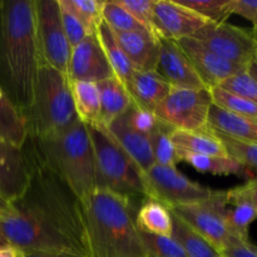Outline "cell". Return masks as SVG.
Instances as JSON below:
<instances>
[{"label":"cell","mask_w":257,"mask_h":257,"mask_svg":"<svg viewBox=\"0 0 257 257\" xmlns=\"http://www.w3.org/2000/svg\"><path fill=\"white\" fill-rule=\"evenodd\" d=\"M29 182V168L24 151L0 138V193L9 202L25 192Z\"/></svg>","instance_id":"16"},{"label":"cell","mask_w":257,"mask_h":257,"mask_svg":"<svg viewBox=\"0 0 257 257\" xmlns=\"http://www.w3.org/2000/svg\"><path fill=\"white\" fill-rule=\"evenodd\" d=\"M148 257H187L181 246L167 236H155L141 232Z\"/></svg>","instance_id":"37"},{"label":"cell","mask_w":257,"mask_h":257,"mask_svg":"<svg viewBox=\"0 0 257 257\" xmlns=\"http://www.w3.org/2000/svg\"><path fill=\"white\" fill-rule=\"evenodd\" d=\"M27 145L72 190L83 203L97 190L94 155L84 123L78 120L60 135L29 137Z\"/></svg>","instance_id":"4"},{"label":"cell","mask_w":257,"mask_h":257,"mask_svg":"<svg viewBox=\"0 0 257 257\" xmlns=\"http://www.w3.org/2000/svg\"><path fill=\"white\" fill-rule=\"evenodd\" d=\"M248 73H250V74L252 75L253 79H255L256 82H257V63L256 62H253L252 64H251L250 67H248Z\"/></svg>","instance_id":"47"},{"label":"cell","mask_w":257,"mask_h":257,"mask_svg":"<svg viewBox=\"0 0 257 257\" xmlns=\"http://www.w3.org/2000/svg\"><path fill=\"white\" fill-rule=\"evenodd\" d=\"M9 206H10L9 201H8L7 198L0 193V212H2V211H5L7 208H9Z\"/></svg>","instance_id":"46"},{"label":"cell","mask_w":257,"mask_h":257,"mask_svg":"<svg viewBox=\"0 0 257 257\" xmlns=\"http://www.w3.org/2000/svg\"><path fill=\"white\" fill-rule=\"evenodd\" d=\"M158 73L170 83L172 88H185V89L206 88L191 60L175 40L160 39Z\"/></svg>","instance_id":"15"},{"label":"cell","mask_w":257,"mask_h":257,"mask_svg":"<svg viewBox=\"0 0 257 257\" xmlns=\"http://www.w3.org/2000/svg\"><path fill=\"white\" fill-rule=\"evenodd\" d=\"M136 201L97 188L83 203L87 257H148Z\"/></svg>","instance_id":"2"},{"label":"cell","mask_w":257,"mask_h":257,"mask_svg":"<svg viewBox=\"0 0 257 257\" xmlns=\"http://www.w3.org/2000/svg\"><path fill=\"white\" fill-rule=\"evenodd\" d=\"M251 33H252V37H253V39H255V42L257 43V27H256V28H253V29H252V32H251Z\"/></svg>","instance_id":"49"},{"label":"cell","mask_w":257,"mask_h":257,"mask_svg":"<svg viewBox=\"0 0 257 257\" xmlns=\"http://www.w3.org/2000/svg\"><path fill=\"white\" fill-rule=\"evenodd\" d=\"M208 23H225L231 15L230 0H177Z\"/></svg>","instance_id":"33"},{"label":"cell","mask_w":257,"mask_h":257,"mask_svg":"<svg viewBox=\"0 0 257 257\" xmlns=\"http://www.w3.org/2000/svg\"><path fill=\"white\" fill-rule=\"evenodd\" d=\"M177 43L191 60L198 77L207 89L218 87L227 78L248 69V67L245 65L236 64L218 57L195 38H185Z\"/></svg>","instance_id":"14"},{"label":"cell","mask_w":257,"mask_h":257,"mask_svg":"<svg viewBox=\"0 0 257 257\" xmlns=\"http://www.w3.org/2000/svg\"><path fill=\"white\" fill-rule=\"evenodd\" d=\"M70 7L78 15L80 22L84 24L89 34H95L98 27L103 22L102 9L103 3L98 0H68Z\"/></svg>","instance_id":"36"},{"label":"cell","mask_w":257,"mask_h":257,"mask_svg":"<svg viewBox=\"0 0 257 257\" xmlns=\"http://www.w3.org/2000/svg\"><path fill=\"white\" fill-rule=\"evenodd\" d=\"M113 33L133 69L138 72H158L160 39L148 32Z\"/></svg>","instance_id":"17"},{"label":"cell","mask_w":257,"mask_h":257,"mask_svg":"<svg viewBox=\"0 0 257 257\" xmlns=\"http://www.w3.org/2000/svg\"><path fill=\"white\" fill-rule=\"evenodd\" d=\"M35 9L43 62L67 74L72 48L63 29L58 0H35Z\"/></svg>","instance_id":"11"},{"label":"cell","mask_w":257,"mask_h":257,"mask_svg":"<svg viewBox=\"0 0 257 257\" xmlns=\"http://www.w3.org/2000/svg\"><path fill=\"white\" fill-rule=\"evenodd\" d=\"M227 208L226 191L213 190L208 197L198 202L176 206L170 210L221 251L233 237L227 226Z\"/></svg>","instance_id":"7"},{"label":"cell","mask_w":257,"mask_h":257,"mask_svg":"<svg viewBox=\"0 0 257 257\" xmlns=\"http://www.w3.org/2000/svg\"><path fill=\"white\" fill-rule=\"evenodd\" d=\"M123 117L133 130L147 136V137L157 128L158 123H160V119L156 117L155 113L142 109V108L137 107L135 103L123 114Z\"/></svg>","instance_id":"40"},{"label":"cell","mask_w":257,"mask_h":257,"mask_svg":"<svg viewBox=\"0 0 257 257\" xmlns=\"http://www.w3.org/2000/svg\"><path fill=\"white\" fill-rule=\"evenodd\" d=\"M78 118L85 125H100V97L97 83L70 82Z\"/></svg>","instance_id":"26"},{"label":"cell","mask_w":257,"mask_h":257,"mask_svg":"<svg viewBox=\"0 0 257 257\" xmlns=\"http://www.w3.org/2000/svg\"><path fill=\"white\" fill-rule=\"evenodd\" d=\"M208 23L193 10L177 2L156 0L155 2V34L158 39L178 42L192 38L203 25Z\"/></svg>","instance_id":"12"},{"label":"cell","mask_w":257,"mask_h":257,"mask_svg":"<svg viewBox=\"0 0 257 257\" xmlns=\"http://www.w3.org/2000/svg\"><path fill=\"white\" fill-rule=\"evenodd\" d=\"M226 198L228 206L247 203L257 210V176L248 178L243 185L236 186L226 191Z\"/></svg>","instance_id":"41"},{"label":"cell","mask_w":257,"mask_h":257,"mask_svg":"<svg viewBox=\"0 0 257 257\" xmlns=\"http://www.w3.org/2000/svg\"><path fill=\"white\" fill-rule=\"evenodd\" d=\"M95 34H97L98 40L102 45L103 52L107 57V60L109 63L110 68H112L114 77H117L123 84L127 85V83L130 82L133 73H135V69H133L127 55L124 54L123 49L120 48L119 43L115 39L114 33L104 22H102L98 27Z\"/></svg>","instance_id":"28"},{"label":"cell","mask_w":257,"mask_h":257,"mask_svg":"<svg viewBox=\"0 0 257 257\" xmlns=\"http://www.w3.org/2000/svg\"><path fill=\"white\" fill-rule=\"evenodd\" d=\"M60 9V17H62V24L63 29H64L65 37H67L68 43H69L70 48H74L87 37L89 33L85 29L84 24L80 22L78 15L70 7L68 0H58Z\"/></svg>","instance_id":"35"},{"label":"cell","mask_w":257,"mask_h":257,"mask_svg":"<svg viewBox=\"0 0 257 257\" xmlns=\"http://www.w3.org/2000/svg\"><path fill=\"white\" fill-rule=\"evenodd\" d=\"M22 257H85L75 253H52V252H24Z\"/></svg>","instance_id":"45"},{"label":"cell","mask_w":257,"mask_h":257,"mask_svg":"<svg viewBox=\"0 0 257 257\" xmlns=\"http://www.w3.org/2000/svg\"><path fill=\"white\" fill-rule=\"evenodd\" d=\"M105 130L114 138L120 148L132 158L143 175L156 165L148 137L133 130L125 122L123 115L113 120Z\"/></svg>","instance_id":"18"},{"label":"cell","mask_w":257,"mask_h":257,"mask_svg":"<svg viewBox=\"0 0 257 257\" xmlns=\"http://www.w3.org/2000/svg\"><path fill=\"white\" fill-rule=\"evenodd\" d=\"M0 34L5 72L25 113L33 103L38 72L44 63L38 38L35 0L2 3Z\"/></svg>","instance_id":"3"},{"label":"cell","mask_w":257,"mask_h":257,"mask_svg":"<svg viewBox=\"0 0 257 257\" xmlns=\"http://www.w3.org/2000/svg\"><path fill=\"white\" fill-rule=\"evenodd\" d=\"M23 255H24V252L22 250L10 245V243L0 246V257H22Z\"/></svg>","instance_id":"44"},{"label":"cell","mask_w":257,"mask_h":257,"mask_svg":"<svg viewBox=\"0 0 257 257\" xmlns=\"http://www.w3.org/2000/svg\"><path fill=\"white\" fill-rule=\"evenodd\" d=\"M67 77L69 82L93 83L114 77L97 34H88L73 48Z\"/></svg>","instance_id":"13"},{"label":"cell","mask_w":257,"mask_h":257,"mask_svg":"<svg viewBox=\"0 0 257 257\" xmlns=\"http://www.w3.org/2000/svg\"><path fill=\"white\" fill-rule=\"evenodd\" d=\"M172 212V211H171ZM171 237L181 246L187 257H222L221 251L207 238L183 222L172 212V235Z\"/></svg>","instance_id":"27"},{"label":"cell","mask_w":257,"mask_h":257,"mask_svg":"<svg viewBox=\"0 0 257 257\" xmlns=\"http://www.w3.org/2000/svg\"><path fill=\"white\" fill-rule=\"evenodd\" d=\"M180 162H186L192 166L196 171L201 173H210L215 176H238L248 177L250 171L246 170L242 165L231 157H220V156L193 155V153L177 151Z\"/></svg>","instance_id":"25"},{"label":"cell","mask_w":257,"mask_h":257,"mask_svg":"<svg viewBox=\"0 0 257 257\" xmlns=\"http://www.w3.org/2000/svg\"><path fill=\"white\" fill-rule=\"evenodd\" d=\"M222 257H257V246L250 240L231 237L227 245L221 250Z\"/></svg>","instance_id":"42"},{"label":"cell","mask_w":257,"mask_h":257,"mask_svg":"<svg viewBox=\"0 0 257 257\" xmlns=\"http://www.w3.org/2000/svg\"><path fill=\"white\" fill-rule=\"evenodd\" d=\"M171 140L176 150L182 152L220 157L228 156L220 138L207 127L200 131L173 130L171 132Z\"/></svg>","instance_id":"23"},{"label":"cell","mask_w":257,"mask_h":257,"mask_svg":"<svg viewBox=\"0 0 257 257\" xmlns=\"http://www.w3.org/2000/svg\"><path fill=\"white\" fill-rule=\"evenodd\" d=\"M172 131V128L160 120L157 128L148 136L156 165L165 166V167H177V163L180 162L177 150L171 140Z\"/></svg>","instance_id":"29"},{"label":"cell","mask_w":257,"mask_h":257,"mask_svg":"<svg viewBox=\"0 0 257 257\" xmlns=\"http://www.w3.org/2000/svg\"><path fill=\"white\" fill-rule=\"evenodd\" d=\"M212 105L210 89L171 88L170 93L155 110L162 123L177 131H200L207 127Z\"/></svg>","instance_id":"8"},{"label":"cell","mask_w":257,"mask_h":257,"mask_svg":"<svg viewBox=\"0 0 257 257\" xmlns=\"http://www.w3.org/2000/svg\"><path fill=\"white\" fill-rule=\"evenodd\" d=\"M230 13L237 14L257 27V0H230Z\"/></svg>","instance_id":"43"},{"label":"cell","mask_w":257,"mask_h":257,"mask_svg":"<svg viewBox=\"0 0 257 257\" xmlns=\"http://www.w3.org/2000/svg\"><path fill=\"white\" fill-rule=\"evenodd\" d=\"M23 151L29 182L25 192L0 212V232L23 252L87 257L82 202L32 148Z\"/></svg>","instance_id":"1"},{"label":"cell","mask_w":257,"mask_h":257,"mask_svg":"<svg viewBox=\"0 0 257 257\" xmlns=\"http://www.w3.org/2000/svg\"><path fill=\"white\" fill-rule=\"evenodd\" d=\"M145 180L147 198L160 201L168 208L198 202L213 192L211 188L191 181L177 167L155 165L146 173Z\"/></svg>","instance_id":"10"},{"label":"cell","mask_w":257,"mask_h":257,"mask_svg":"<svg viewBox=\"0 0 257 257\" xmlns=\"http://www.w3.org/2000/svg\"><path fill=\"white\" fill-rule=\"evenodd\" d=\"M136 223L141 232L155 236L172 235V212L167 206L153 198H145L136 215Z\"/></svg>","instance_id":"24"},{"label":"cell","mask_w":257,"mask_h":257,"mask_svg":"<svg viewBox=\"0 0 257 257\" xmlns=\"http://www.w3.org/2000/svg\"><path fill=\"white\" fill-rule=\"evenodd\" d=\"M256 124H257V122H256Z\"/></svg>","instance_id":"51"},{"label":"cell","mask_w":257,"mask_h":257,"mask_svg":"<svg viewBox=\"0 0 257 257\" xmlns=\"http://www.w3.org/2000/svg\"><path fill=\"white\" fill-rule=\"evenodd\" d=\"M207 127L213 132L233 140L257 143V124L255 122L222 109L213 103L208 113Z\"/></svg>","instance_id":"21"},{"label":"cell","mask_w":257,"mask_h":257,"mask_svg":"<svg viewBox=\"0 0 257 257\" xmlns=\"http://www.w3.org/2000/svg\"><path fill=\"white\" fill-rule=\"evenodd\" d=\"M211 97H212V103L222 109L228 110L231 113L245 117L247 119L257 122V104L251 102V100L245 99L242 97L232 94L227 90L222 89L220 87L211 88L210 89Z\"/></svg>","instance_id":"30"},{"label":"cell","mask_w":257,"mask_h":257,"mask_svg":"<svg viewBox=\"0 0 257 257\" xmlns=\"http://www.w3.org/2000/svg\"><path fill=\"white\" fill-rule=\"evenodd\" d=\"M192 38L218 57L250 67L257 58L252 33L228 23H206Z\"/></svg>","instance_id":"9"},{"label":"cell","mask_w":257,"mask_h":257,"mask_svg":"<svg viewBox=\"0 0 257 257\" xmlns=\"http://www.w3.org/2000/svg\"><path fill=\"white\" fill-rule=\"evenodd\" d=\"M257 218V210L247 203H237L227 208V226L231 235L240 240H248V228Z\"/></svg>","instance_id":"34"},{"label":"cell","mask_w":257,"mask_h":257,"mask_svg":"<svg viewBox=\"0 0 257 257\" xmlns=\"http://www.w3.org/2000/svg\"><path fill=\"white\" fill-rule=\"evenodd\" d=\"M255 62H256V63H257V58H256V60H255Z\"/></svg>","instance_id":"50"},{"label":"cell","mask_w":257,"mask_h":257,"mask_svg":"<svg viewBox=\"0 0 257 257\" xmlns=\"http://www.w3.org/2000/svg\"><path fill=\"white\" fill-rule=\"evenodd\" d=\"M30 137L27 114L0 85V138L23 150Z\"/></svg>","instance_id":"20"},{"label":"cell","mask_w":257,"mask_h":257,"mask_svg":"<svg viewBox=\"0 0 257 257\" xmlns=\"http://www.w3.org/2000/svg\"><path fill=\"white\" fill-rule=\"evenodd\" d=\"M208 128V127H207ZM213 132V131H212ZM222 145L225 146V150L227 152L228 157L237 161L240 165H242L246 170L250 172L257 173V143L256 142H245V141L233 140V138L226 137L217 132H213Z\"/></svg>","instance_id":"32"},{"label":"cell","mask_w":257,"mask_h":257,"mask_svg":"<svg viewBox=\"0 0 257 257\" xmlns=\"http://www.w3.org/2000/svg\"><path fill=\"white\" fill-rule=\"evenodd\" d=\"M102 18L103 22H104L113 32H148V30L146 29L142 24H140L127 10L123 9L115 0L103 3ZM151 34H152V33H151Z\"/></svg>","instance_id":"31"},{"label":"cell","mask_w":257,"mask_h":257,"mask_svg":"<svg viewBox=\"0 0 257 257\" xmlns=\"http://www.w3.org/2000/svg\"><path fill=\"white\" fill-rule=\"evenodd\" d=\"M100 97V125L107 128L117 118L122 117L133 104L125 85L117 77L98 82Z\"/></svg>","instance_id":"22"},{"label":"cell","mask_w":257,"mask_h":257,"mask_svg":"<svg viewBox=\"0 0 257 257\" xmlns=\"http://www.w3.org/2000/svg\"><path fill=\"white\" fill-rule=\"evenodd\" d=\"M125 88L137 107L155 113L172 87L158 72L135 70Z\"/></svg>","instance_id":"19"},{"label":"cell","mask_w":257,"mask_h":257,"mask_svg":"<svg viewBox=\"0 0 257 257\" xmlns=\"http://www.w3.org/2000/svg\"><path fill=\"white\" fill-rule=\"evenodd\" d=\"M94 155L97 188L130 200L147 198L145 175L102 125H85Z\"/></svg>","instance_id":"6"},{"label":"cell","mask_w":257,"mask_h":257,"mask_svg":"<svg viewBox=\"0 0 257 257\" xmlns=\"http://www.w3.org/2000/svg\"><path fill=\"white\" fill-rule=\"evenodd\" d=\"M218 87L257 104V82L248 73V69L227 78Z\"/></svg>","instance_id":"38"},{"label":"cell","mask_w":257,"mask_h":257,"mask_svg":"<svg viewBox=\"0 0 257 257\" xmlns=\"http://www.w3.org/2000/svg\"><path fill=\"white\" fill-rule=\"evenodd\" d=\"M7 243H8V241L5 240V237H4V236H3V233L0 232V246L7 245Z\"/></svg>","instance_id":"48"},{"label":"cell","mask_w":257,"mask_h":257,"mask_svg":"<svg viewBox=\"0 0 257 257\" xmlns=\"http://www.w3.org/2000/svg\"><path fill=\"white\" fill-rule=\"evenodd\" d=\"M115 2L156 37L155 27H153L156 0H115Z\"/></svg>","instance_id":"39"},{"label":"cell","mask_w":257,"mask_h":257,"mask_svg":"<svg viewBox=\"0 0 257 257\" xmlns=\"http://www.w3.org/2000/svg\"><path fill=\"white\" fill-rule=\"evenodd\" d=\"M32 138H48L69 130L79 120L67 74L42 63L33 103L28 109Z\"/></svg>","instance_id":"5"}]
</instances>
